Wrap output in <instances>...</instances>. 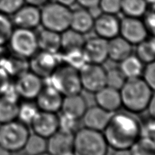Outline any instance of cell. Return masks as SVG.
I'll return each mask as SVG.
<instances>
[{
	"instance_id": "cell-1",
	"label": "cell",
	"mask_w": 155,
	"mask_h": 155,
	"mask_svg": "<svg viewBox=\"0 0 155 155\" xmlns=\"http://www.w3.org/2000/svg\"><path fill=\"white\" fill-rule=\"evenodd\" d=\"M141 124L135 114L117 111L112 114L103 133L109 147L130 148L141 136Z\"/></svg>"
},
{
	"instance_id": "cell-2",
	"label": "cell",
	"mask_w": 155,
	"mask_h": 155,
	"mask_svg": "<svg viewBox=\"0 0 155 155\" xmlns=\"http://www.w3.org/2000/svg\"><path fill=\"white\" fill-rule=\"evenodd\" d=\"M153 92L142 77L127 79L120 90L122 107L132 114H140L147 109Z\"/></svg>"
},
{
	"instance_id": "cell-3",
	"label": "cell",
	"mask_w": 155,
	"mask_h": 155,
	"mask_svg": "<svg viewBox=\"0 0 155 155\" xmlns=\"http://www.w3.org/2000/svg\"><path fill=\"white\" fill-rule=\"evenodd\" d=\"M109 148L103 132L84 127L74 133L75 155H107Z\"/></svg>"
},
{
	"instance_id": "cell-4",
	"label": "cell",
	"mask_w": 155,
	"mask_h": 155,
	"mask_svg": "<svg viewBox=\"0 0 155 155\" xmlns=\"http://www.w3.org/2000/svg\"><path fill=\"white\" fill-rule=\"evenodd\" d=\"M45 79L64 97L79 94L83 90L79 70L65 63L60 64Z\"/></svg>"
},
{
	"instance_id": "cell-5",
	"label": "cell",
	"mask_w": 155,
	"mask_h": 155,
	"mask_svg": "<svg viewBox=\"0 0 155 155\" xmlns=\"http://www.w3.org/2000/svg\"><path fill=\"white\" fill-rule=\"evenodd\" d=\"M71 8L57 2H48L41 9V25L45 29L61 33L70 28Z\"/></svg>"
},
{
	"instance_id": "cell-6",
	"label": "cell",
	"mask_w": 155,
	"mask_h": 155,
	"mask_svg": "<svg viewBox=\"0 0 155 155\" xmlns=\"http://www.w3.org/2000/svg\"><path fill=\"white\" fill-rule=\"evenodd\" d=\"M29 134L28 126L19 120L4 123L0 124V146L12 153L21 151Z\"/></svg>"
},
{
	"instance_id": "cell-7",
	"label": "cell",
	"mask_w": 155,
	"mask_h": 155,
	"mask_svg": "<svg viewBox=\"0 0 155 155\" xmlns=\"http://www.w3.org/2000/svg\"><path fill=\"white\" fill-rule=\"evenodd\" d=\"M8 45L13 54L25 60L39 50L37 34L34 29L15 28Z\"/></svg>"
},
{
	"instance_id": "cell-8",
	"label": "cell",
	"mask_w": 155,
	"mask_h": 155,
	"mask_svg": "<svg viewBox=\"0 0 155 155\" xmlns=\"http://www.w3.org/2000/svg\"><path fill=\"white\" fill-rule=\"evenodd\" d=\"M82 89L95 93L106 86V70L102 64L86 63L79 70Z\"/></svg>"
},
{
	"instance_id": "cell-9",
	"label": "cell",
	"mask_w": 155,
	"mask_h": 155,
	"mask_svg": "<svg viewBox=\"0 0 155 155\" xmlns=\"http://www.w3.org/2000/svg\"><path fill=\"white\" fill-rule=\"evenodd\" d=\"M15 89L20 98L34 101L44 86L43 79L30 71H27L16 77Z\"/></svg>"
},
{
	"instance_id": "cell-10",
	"label": "cell",
	"mask_w": 155,
	"mask_h": 155,
	"mask_svg": "<svg viewBox=\"0 0 155 155\" xmlns=\"http://www.w3.org/2000/svg\"><path fill=\"white\" fill-rule=\"evenodd\" d=\"M61 58L58 53L38 50L29 59V68L37 75L45 79L51 74L61 64Z\"/></svg>"
},
{
	"instance_id": "cell-11",
	"label": "cell",
	"mask_w": 155,
	"mask_h": 155,
	"mask_svg": "<svg viewBox=\"0 0 155 155\" xmlns=\"http://www.w3.org/2000/svg\"><path fill=\"white\" fill-rule=\"evenodd\" d=\"M120 36L132 45H137L147 39L148 31L140 18L125 17L120 20Z\"/></svg>"
},
{
	"instance_id": "cell-12",
	"label": "cell",
	"mask_w": 155,
	"mask_h": 155,
	"mask_svg": "<svg viewBox=\"0 0 155 155\" xmlns=\"http://www.w3.org/2000/svg\"><path fill=\"white\" fill-rule=\"evenodd\" d=\"M82 50L87 63L103 64L108 59V41L97 36L85 40Z\"/></svg>"
},
{
	"instance_id": "cell-13",
	"label": "cell",
	"mask_w": 155,
	"mask_h": 155,
	"mask_svg": "<svg viewBox=\"0 0 155 155\" xmlns=\"http://www.w3.org/2000/svg\"><path fill=\"white\" fill-rule=\"evenodd\" d=\"M30 127L33 133L47 139L59 130V116L55 113L39 110Z\"/></svg>"
},
{
	"instance_id": "cell-14",
	"label": "cell",
	"mask_w": 155,
	"mask_h": 155,
	"mask_svg": "<svg viewBox=\"0 0 155 155\" xmlns=\"http://www.w3.org/2000/svg\"><path fill=\"white\" fill-rule=\"evenodd\" d=\"M64 96L50 85H45L34 100L39 110L57 114L61 111Z\"/></svg>"
},
{
	"instance_id": "cell-15",
	"label": "cell",
	"mask_w": 155,
	"mask_h": 155,
	"mask_svg": "<svg viewBox=\"0 0 155 155\" xmlns=\"http://www.w3.org/2000/svg\"><path fill=\"white\" fill-rule=\"evenodd\" d=\"M120 19L116 15L101 13L94 18V29L97 36L109 41L120 35Z\"/></svg>"
},
{
	"instance_id": "cell-16",
	"label": "cell",
	"mask_w": 155,
	"mask_h": 155,
	"mask_svg": "<svg viewBox=\"0 0 155 155\" xmlns=\"http://www.w3.org/2000/svg\"><path fill=\"white\" fill-rule=\"evenodd\" d=\"M41 8L24 4L12 15V23L15 28L34 29L41 25Z\"/></svg>"
},
{
	"instance_id": "cell-17",
	"label": "cell",
	"mask_w": 155,
	"mask_h": 155,
	"mask_svg": "<svg viewBox=\"0 0 155 155\" xmlns=\"http://www.w3.org/2000/svg\"><path fill=\"white\" fill-rule=\"evenodd\" d=\"M113 113L105 110L99 106L87 107L81 119L84 127L103 132L107 125Z\"/></svg>"
},
{
	"instance_id": "cell-18",
	"label": "cell",
	"mask_w": 155,
	"mask_h": 155,
	"mask_svg": "<svg viewBox=\"0 0 155 155\" xmlns=\"http://www.w3.org/2000/svg\"><path fill=\"white\" fill-rule=\"evenodd\" d=\"M47 140V152L52 155H66L73 152L74 134L58 130Z\"/></svg>"
},
{
	"instance_id": "cell-19",
	"label": "cell",
	"mask_w": 155,
	"mask_h": 155,
	"mask_svg": "<svg viewBox=\"0 0 155 155\" xmlns=\"http://www.w3.org/2000/svg\"><path fill=\"white\" fill-rule=\"evenodd\" d=\"M97 105L111 113L118 111L122 107L120 90L105 86L95 93Z\"/></svg>"
},
{
	"instance_id": "cell-20",
	"label": "cell",
	"mask_w": 155,
	"mask_h": 155,
	"mask_svg": "<svg viewBox=\"0 0 155 155\" xmlns=\"http://www.w3.org/2000/svg\"><path fill=\"white\" fill-rule=\"evenodd\" d=\"M87 108L85 98L79 93L64 97L61 111L63 114L80 120Z\"/></svg>"
},
{
	"instance_id": "cell-21",
	"label": "cell",
	"mask_w": 155,
	"mask_h": 155,
	"mask_svg": "<svg viewBox=\"0 0 155 155\" xmlns=\"http://www.w3.org/2000/svg\"><path fill=\"white\" fill-rule=\"evenodd\" d=\"M94 22V17L87 9L80 8L71 12L70 28L84 35L92 30Z\"/></svg>"
},
{
	"instance_id": "cell-22",
	"label": "cell",
	"mask_w": 155,
	"mask_h": 155,
	"mask_svg": "<svg viewBox=\"0 0 155 155\" xmlns=\"http://www.w3.org/2000/svg\"><path fill=\"white\" fill-rule=\"evenodd\" d=\"M131 44L120 35L108 41V59L120 62L132 54Z\"/></svg>"
},
{
	"instance_id": "cell-23",
	"label": "cell",
	"mask_w": 155,
	"mask_h": 155,
	"mask_svg": "<svg viewBox=\"0 0 155 155\" xmlns=\"http://www.w3.org/2000/svg\"><path fill=\"white\" fill-rule=\"evenodd\" d=\"M38 49L43 51L59 53L61 50L60 33L43 29L37 34Z\"/></svg>"
},
{
	"instance_id": "cell-24",
	"label": "cell",
	"mask_w": 155,
	"mask_h": 155,
	"mask_svg": "<svg viewBox=\"0 0 155 155\" xmlns=\"http://www.w3.org/2000/svg\"><path fill=\"white\" fill-rule=\"evenodd\" d=\"M61 49L63 51L82 49L85 44L84 35L71 28H68L60 34Z\"/></svg>"
},
{
	"instance_id": "cell-25",
	"label": "cell",
	"mask_w": 155,
	"mask_h": 155,
	"mask_svg": "<svg viewBox=\"0 0 155 155\" xmlns=\"http://www.w3.org/2000/svg\"><path fill=\"white\" fill-rule=\"evenodd\" d=\"M144 64L135 55L131 54L120 62L119 68L127 79L141 77Z\"/></svg>"
},
{
	"instance_id": "cell-26",
	"label": "cell",
	"mask_w": 155,
	"mask_h": 155,
	"mask_svg": "<svg viewBox=\"0 0 155 155\" xmlns=\"http://www.w3.org/2000/svg\"><path fill=\"white\" fill-rule=\"evenodd\" d=\"M26 60L13 54L8 55L0 63V66L3 68L11 78L17 77L29 68V64L26 63Z\"/></svg>"
},
{
	"instance_id": "cell-27",
	"label": "cell",
	"mask_w": 155,
	"mask_h": 155,
	"mask_svg": "<svg viewBox=\"0 0 155 155\" xmlns=\"http://www.w3.org/2000/svg\"><path fill=\"white\" fill-rule=\"evenodd\" d=\"M19 101L0 96V124L17 120Z\"/></svg>"
},
{
	"instance_id": "cell-28",
	"label": "cell",
	"mask_w": 155,
	"mask_h": 155,
	"mask_svg": "<svg viewBox=\"0 0 155 155\" xmlns=\"http://www.w3.org/2000/svg\"><path fill=\"white\" fill-rule=\"evenodd\" d=\"M148 10L146 0H122L121 12L125 17L141 18Z\"/></svg>"
},
{
	"instance_id": "cell-29",
	"label": "cell",
	"mask_w": 155,
	"mask_h": 155,
	"mask_svg": "<svg viewBox=\"0 0 155 155\" xmlns=\"http://www.w3.org/2000/svg\"><path fill=\"white\" fill-rule=\"evenodd\" d=\"M28 155H39L47 151V140L33 133L29 134L23 150Z\"/></svg>"
},
{
	"instance_id": "cell-30",
	"label": "cell",
	"mask_w": 155,
	"mask_h": 155,
	"mask_svg": "<svg viewBox=\"0 0 155 155\" xmlns=\"http://www.w3.org/2000/svg\"><path fill=\"white\" fill-rule=\"evenodd\" d=\"M39 111L34 101H24L19 103L17 115V120L27 126H30L34 117Z\"/></svg>"
},
{
	"instance_id": "cell-31",
	"label": "cell",
	"mask_w": 155,
	"mask_h": 155,
	"mask_svg": "<svg viewBox=\"0 0 155 155\" xmlns=\"http://www.w3.org/2000/svg\"><path fill=\"white\" fill-rule=\"evenodd\" d=\"M135 55L144 64L155 60V44L153 38L146 39L137 45Z\"/></svg>"
},
{
	"instance_id": "cell-32",
	"label": "cell",
	"mask_w": 155,
	"mask_h": 155,
	"mask_svg": "<svg viewBox=\"0 0 155 155\" xmlns=\"http://www.w3.org/2000/svg\"><path fill=\"white\" fill-rule=\"evenodd\" d=\"M130 150L133 155H155V144L142 136H140Z\"/></svg>"
},
{
	"instance_id": "cell-33",
	"label": "cell",
	"mask_w": 155,
	"mask_h": 155,
	"mask_svg": "<svg viewBox=\"0 0 155 155\" xmlns=\"http://www.w3.org/2000/svg\"><path fill=\"white\" fill-rule=\"evenodd\" d=\"M62 56H61V60L65 64L75 68L77 70L81 68L85 64L87 63L83 52L82 49H75L64 51Z\"/></svg>"
},
{
	"instance_id": "cell-34",
	"label": "cell",
	"mask_w": 155,
	"mask_h": 155,
	"mask_svg": "<svg viewBox=\"0 0 155 155\" xmlns=\"http://www.w3.org/2000/svg\"><path fill=\"white\" fill-rule=\"evenodd\" d=\"M127 81V78L119 67H114L106 71V85L120 90Z\"/></svg>"
},
{
	"instance_id": "cell-35",
	"label": "cell",
	"mask_w": 155,
	"mask_h": 155,
	"mask_svg": "<svg viewBox=\"0 0 155 155\" xmlns=\"http://www.w3.org/2000/svg\"><path fill=\"white\" fill-rule=\"evenodd\" d=\"M14 29L12 21L8 16L0 13V45L6 46Z\"/></svg>"
},
{
	"instance_id": "cell-36",
	"label": "cell",
	"mask_w": 155,
	"mask_h": 155,
	"mask_svg": "<svg viewBox=\"0 0 155 155\" xmlns=\"http://www.w3.org/2000/svg\"><path fill=\"white\" fill-rule=\"evenodd\" d=\"M79 120L62 113L60 116H59V130L74 134L78 130L77 127H78Z\"/></svg>"
},
{
	"instance_id": "cell-37",
	"label": "cell",
	"mask_w": 155,
	"mask_h": 155,
	"mask_svg": "<svg viewBox=\"0 0 155 155\" xmlns=\"http://www.w3.org/2000/svg\"><path fill=\"white\" fill-rule=\"evenodd\" d=\"M25 4V0H0V13L13 15Z\"/></svg>"
},
{
	"instance_id": "cell-38",
	"label": "cell",
	"mask_w": 155,
	"mask_h": 155,
	"mask_svg": "<svg viewBox=\"0 0 155 155\" xmlns=\"http://www.w3.org/2000/svg\"><path fill=\"white\" fill-rule=\"evenodd\" d=\"M121 6L122 0H100L98 4L103 13L115 15L121 12Z\"/></svg>"
},
{
	"instance_id": "cell-39",
	"label": "cell",
	"mask_w": 155,
	"mask_h": 155,
	"mask_svg": "<svg viewBox=\"0 0 155 155\" xmlns=\"http://www.w3.org/2000/svg\"><path fill=\"white\" fill-rule=\"evenodd\" d=\"M142 78L150 89L155 92V60L144 66Z\"/></svg>"
},
{
	"instance_id": "cell-40",
	"label": "cell",
	"mask_w": 155,
	"mask_h": 155,
	"mask_svg": "<svg viewBox=\"0 0 155 155\" xmlns=\"http://www.w3.org/2000/svg\"><path fill=\"white\" fill-rule=\"evenodd\" d=\"M141 136L149 139L155 144V119L151 117L145 124H141Z\"/></svg>"
},
{
	"instance_id": "cell-41",
	"label": "cell",
	"mask_w": 155,
	"mask_h": 155,
	"mask_svg": "<svg viewBox=\"0 0 155 155\" xmlns=\"http://www.w3.org/2000/svg\"><path fill=\"white\" fill-rule=\"evenodd\" d=\"M12 83V78L4 69L0 66V95Z\"/></svg>"
},
{
	"instance_id": "cell-42",
	"label": "cell",
	"mask_w": 155,
	"mask_h": 155,
	"mask_svg": "<svg viewBox=\"0 0 155 155\" xmlns=\"http://www.w3.org/2000/svg\"><path fill=\"white\" fill-rule=\"evenodd\" d=\"M154 8L151 10L148 14L146 13L145 15H148L147 21H143L144 23L148 29V34H152L154 37H155V5H153Z\"/></svg>"
},
{
	"instance_id": "cell-43",
	"label": "cell",
	"mask_w": 155,
	"mask_h": 155,
	"mask_svg": "<svg viewBox=\"0 0 155 155\" xmlns=\"http://www.w3.org/2000/svg\"><path fill=\"white\" fill-rule=\"evenodd\" d=\"M100 0H76V3L78 4L81 8L90 10L98 6Z\"/></svg>"
},
{
	"instance_id": "cell-44",
	"label": "cell",
	"mask_w": 155,
	"mask_h": 155,
	"mask_svg": "<svg viewBox=\"0 0 155 155\" xmlns=\"http://www.w3.org/2000/svg\"><path fill=\"white\" fill-rule=\"evenodd\" d=\"M146 110H148V114L152 118L155 119V92L152 95Z\"/></svg>"
},
{
	"instance_id": "cell-45",
	"label": "cell",
	"mask_w": 155,
	"mask_h": 155,
	"mask_svg": "<svg viewBox=\"0 0 155 155\" xmlns=\"http://www.w3.org/2000/svg\"><path fill=\"white\" fill-rule=\"evenodd\" d=\"M49 2L50 0H25V3L26 4H29L38 8H42Z\"/></svg>"
},
{
	"instance_id": "cell-46",
	"label": "cell",
	"mask_w": 155,
	"mask_h": 155,
	"mask_svg": "<svg viewBox=\"0 0 155 155\" xmlns=\"http://www.w3.org/2000/svg\"><path fill=\"white\" fill-rule=\"evenodd\" d=\"M113 155H133L130 148L115 150Z\"/></svg>"
},
{
	"instance_id": "cell-47",
	"label": "cell",
	"mask_w": 155,
	"mask_h": 155,
	"mask_svg": "<svg viewBox=\"0 0 155 155\" xmlns=\"http://www.w3.org/2000/svg\"><path fill=\"white\" fill-rule=\"evenodd\" d=\"M55 2L69 8H71V6L76 3V0H55Z\"/></svg>"
},
{
	"instance_id": "cell-48",
	"label": "cell",
	"mask_w": 155,
	"mask_h": 155,
	"mask_svg": "<svg viewBox=\"0 0 155 155\" xmlns=\"http://www.w3.org/2000/svg\"><path fill=\"white\" fill-rule=\"evenodd\" d=\"M6 48V46H2V45H0V63L8 55V51Z\"/></svg>"
},
{
	"instance_id": "cell-49",
	"label": "cell",
	"mask_w": 155,
	"mask_h": 155,
	"mask_svg": "<svg viewBox=\"0 0 155 155\" xmlns=\"http://www.w3.org/2000/svg\"><path fill=\"white\" fill-rule=\"evenodd\" d=\"M12 152L8 150L4 147L0 146V155H11Z\"/></svg>"
},
{
	"instance_id": "cell-50",
	"label": "cell",
	"mask_w": 155,
	"mask_h": 155,
	"mask_svg": "<svg viewBox=\"0 0 155 155\" xmlns=\"http://www.w3.org/2000/svg\"><path fill=\"white\" fill-rule=\"evenodd\" d=\"M11 155H28V154H25V152H21V151H19V152H13V153L11 154Z\"/></svg>"
},
{
	"instance_id": "cell-51",
	"label": "cell",
	"mask_w": 155,
	"mask_h": 155,
	"mask_svg": "<svg viewBox=\"0 0 155 155\" xmlns=\"http://www.w3.org/2000/svg\"><path fill=\"white\" fill-rule=\"evenodd\" d=\"M146 1L148 4H151L152 6L155 5V0H146Z\"/></svg>"
},
{
	"instance_id": "cell-52",
	"label": "cell",
	"mask_w": 155,
	"mask_h": 155,
	"mask_svg": "<svg viewBox=\"0 0 155 155\" xmlns=\"http://www.w3.org/2000/svg\"><path fill=\"white\" fill-rule=\"evenodd\" d=\"M39 155H52V154H51L50 153H49V152H48L47 151V152H44V153H42V154H39Z\"/></svg>"
},
{
	"instance_id": "cell-53",
	"label": "cell",
	"mask_w": 155,
	"mask_h": 155,
	"mask_svg": "<svg viewBox=\"0 0 155 155\" xmlns=\"http://www.w3.org/2000/svg\"><path fill=\"white\" fill-rule=\"evenodd\" d=\"M66 155H75V154H74L73 153V152H71V153H68V154H66Z\"/></svg>"
},
{
	"instance_id": "cell-54",
	"label": "cell",
	"mask_w": 155,
	"mask_h": 155,
	"mask_svg": "<svg viewBox=\"0 0 155 155\" xmlns=\"http://www.w3.org/2000/svg\"><path fill=\"white\" fill-rule=\"evenodd\" d=\"M153 38L154 42V44H155V37H153V38Z\"/></svg>"
}]
</instances>
